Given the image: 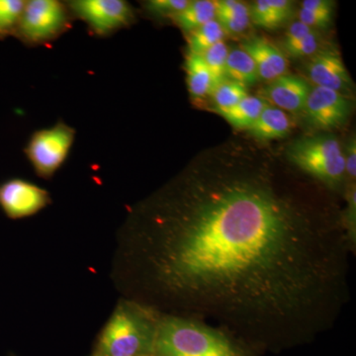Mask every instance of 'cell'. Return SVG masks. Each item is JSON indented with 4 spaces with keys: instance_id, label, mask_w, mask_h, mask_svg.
Returning a JSON list of instances; mask_svg holds the SVG:
<instances>
[{
    "instance_id": "3",
    "label": "cell",
    "mask_w": 356,
    "mask_h": 356,
    "mask_svg": "<svg viewBox=\"0 0 356 356\" xmlns=\"http://www.w3.org/2000/svg\"><path fill=\"white\" fill-rule=\"evenodd\" d=\"M159 313L122 298L102 327L90 356H154Z\"/></svg>"
},
{
    "instance_id": "11",
    "label": "cell",
    "mask_w": 356,
    "mask_h": 356,
    "mask_svg": "<svg viewBox=\"0 0 356 356\" xmlns=\"http://www.w3.org/2000/svg\"><path fill=\"white\" fill-rule=\"evenodd\" d=\"M311 89L307 79L286 74L267 84L261 97L286 113L298 114L303 112Z\"/></svg>"
},
{
    "instance_id": "8",
    "label": "cell",
    "mask_w": 356,
    "mask_h": 356,
    "mask_svg": "<svg viewBox=\"0 0 356 356\" xmlns=\"http://www.w3.org/2000/svg\"><path fill=\"white\" fill-rule=\"evenodd\" d=\"M51 202L46 189L22 178H11L0 184V208L10 219L34 216Z\"/></svg>"
},
{
    "instance_id": "25",
    "label": "cell",
    "mask_w": 356,
    "mask_h": 356,
    "mask_svg": "<svg viewBox=\"0 0 356 356\" xmlns=\"http://www.w3.org/2000/svg\"><path fill=\"white\" fill-rule=\"evenodd\" d=\"M189 0H149L143 2L144 10L159 19H172L173 16L188 6Z\"/></svg>"
},
{
    "instance_id": "5",
    "label": "cell",
    "mask_w": 356,
    "mask_h": 356,
    "mask_svg": "<svg viewBox=\"0 0 356 356\" xmlns=\"http://www.w3.org/2000/svg\"><path fill=\"white\" fill-rule=\"evenodd\" d=\"M74 20L67 2L28 0L14 37L26 46H43L69 31Z\"/></svg>"
},
{
    "instance_id": "26",
    "label": "cell",
    "mask_w": 356,
    "mask_h": 356,
    "mask_svg": "<svg viewBox=\"0 0 356 356\" xmlns=\"http://www.w3.org/2000/svg\"><path fill=\"white\" fill-rule=\"evenodd\" d=\"M321 41L316 31L311 32L299 41L285 46V50L293 58H311L320 49Z\"/></svg>"
},
{
    "instance_id": "4",
    "label": "cell",
    "mask_w": 356,
    "mask_h": 356,
    "mask_svg": "<svg viewBox=\"0 0 356 356\" xmlns=\"http://www.w3.org/2000/svg\"><path fill=\"white\" fill-rule=\"evenodd\" d=\"M288 159L301 172L330 191L346 188L344 152L336 136L323 134L295 140Z\"/></svg>"
},
{
    "instance_id": "23",
    "label": "cell",
    "mask_w": 356,
    "mask_h": 356,
    "mask_svg": "<svg viewBox=\"0 0 356 356\" xmlns=\"http://www.w3.org/2000/svg\"><path fill=\"white\" fill-rule=\"evenodd\" d=\"M229 51L227 44L221 41L213 44L211 48L200 55L212 74L216 86L226 79V64Z\"/></svg>"
},
{
    "instance_id": "9",
    "label": "cell",
    "mask_w": 356,
    "mask_h": 356,
    "mask_svg": "<svg viewBox=\"0 0 356 356\" xmlns=\"http://www.w3.org/2000/svg\"><path fill=\"white\" fill-rule=\"evenodd\" d=\"M350 109V99L346 95L332 89L312 86L303 112L314 127L332 130L343 125Z\"/></svg>"
},
{
    "instance_id": "18",
    "label": "cell",
    "mask_w": 356,
    "mask_h": 356,
    "mask_svg": "<svg viewBox=\"0 0 356 356\" xmlns=\"http://www.w3.org/2000/svg\"><path fill=\"white\" fill-rule=\"evenodd\" d=\"M216 18V1L210 0H193L184 10L173 16L172 22L184 30L191 33Z\"/></svg>"
},
{
    "instance_id": "12",
    "label": "cell",
    "mask_w": 356,
    "mask_h": 356,
    "mask_svg": "<svg viewBox=\"0 0 356 356\" xmlns=\"http://www.w3.org/2000/svg\"><path fill=\"white\" fill-rule=\"evenodd\" d=\"M243 51L252 58L259 79L270 81L287 74L288 63L283 51L261 37H254L243 42Z\"/></svg>"
},
{
    "instance_id": "28",
    "label": "cell",
    "mask_w": 356,
    "mask_h": 356,
    "mask_svg": "<svg viewBox=\"0 0 356 356\" xmlns=\"http://www.w3.org/2000/svg\"><path fill=\"white\" fill-rule=\"evenodd\" d=\"M334 2L330 0H304L301 4V8L318 15L332 18V19L334 15Z\"/></svg>"
},
{
    "instance_id": "21",
    "label": "cell",
    "mask_w": 356,
    "mask_h": 356,
    "mask_svg": "<svg viewBox=\"0 0 356 356\" xmlns=\"http://www.w3.org/2000/svg\"><path fill=\"white\" fill-rule=\"evenodd\" d=\"M248 95V88L228 79L217 84L211 93L217 110L231 108Z\"/></svg>"
},
{
    "instance_id": "14",
    "label": "cell",
    "mask_w": 356,
    "mask_h": 356,
    "mask_svg": "<svg viewBox=\"0 0 356 356\" xmlns=\"http://www.w3.org/2000/svg\"><path fill=\"white\" fill-rule=\"evenodd\" d=\"M293 2L288 0H257L250 9V22L264 29L280 27L292 13Z\"/></svg>"
},
{
    "instance_id": "7",
    "label": "cell",
    "mask_w": 356,
    "mask_h": 356,
    "mask_svg": "<svg viewBox=\"0 0 356 356\" xmlns=\"http://www.w3.org/2000/svg\"><path fill=\"white\" fill-rule=\"evenodd\" d=\"M74 19L86 23L89 32L100 38L111 36L133 24V6L125 0H70L67 1Z\"/></svg>"
},
{
    "instance_id": "22",
    "label": "cell",
    "mask_w": 356,
    "mask_h": 356,
    "mask_svg": "<svg viewBox=\"0 0 356 356\" xmlns=\"http://www.w3.org/2000/svg\"><path fill=\"white\" fill-rule=\"evenodd\" d=\"M25 3V0H0V40L15 35Z\"/></svg>"
},
{
    "instance_id": "2",
    "label": "cell",
    "mask_w": 356,
    "mask_h": 356,
    "mask_svg": "<svg viewBox=\"0 0 356 356\" xmlns=\"http://www.w3.org/2000/svg\"><path fill=\"white\" fill-rule=\"evenodd\" d=\"M154 356H250L247 343L197 318L159 314Z\"/></svg>"
},
{
    "instance_id": "16",
    "label": "cell",
    "mask_w": 356,
    "mask_h": 356,
    "mask_svg": "<svg viewBox=\"0 0 356 356\" xmlns=\"http://www.w3.org/2000/svg\"><path fill=\"white\" fill-rule=\"evenodd\" d=\"M269 103L261 96H250L243 98L235 106L224 110H217L233 127L247 130L257 121L259 115Z\"/></svg>"
},
{
    "instance_id": "10",
    "label": "cell",
    "mask_w": 356,
    "mask_h": 356,
    "mask_svg": "<svg viewBox=\"0 0 356 356\" xmlns=\"http://www.w3.org/2000/svg\"><path fill=\"white\" fill-rule=\"evenodd\" d=\"M305 72L309 83L314 86L332 89L343 95L353 88V79L336 51H318L307 62Z\"/></svg>"
},
{
    "instance_id": "27",
    "label": "cell",
    "mask_w": 356,
    "mask_h": 356,
    "mask_svg": "<svg viewBox=\"0 0 356 356\" xmlns=\"http://www.w3.org/2000/svg\"><path fill=\"white\" fill-rule=\"evenodd\" d=\"M344 152V161H346V185L355 184L356 177V140L350 138L346 145Z\"/></svg>"
},
{
    "instance_id": "20",
    "label": "cell",
    "mask_w": 356,
    "mask_h": 356,
    "mask_svg": "<svg viewBox=\"0 0 356 356\" xmlns=\"http://www.w3.org/2000/svg\"><path fill=\"white\" fill-rule=\"evenodd\" d=\"M225 35L226 32L215 18L189 33L188 51L201 55L213 44L224 41Z\"/></svg>"
},
{
    "instance_id": "29",
    "label": "cell",
    "mask_w": 356,
    "mask_h": 356,
    "mask_svg": "<svg viewBox=\"0 0 356 356\" xmlns=\"http://www.w3.org/2000/svg\"><path fill=\"white\" fill-rule=\"evenodd\" d=\"M313 31H315V30L311 29L310 27L303 24L300 21H296L287 30L286 35H285L284 47L299 41V40L304 38V37Z\"/></svg>"
},
{
    "instance_id": "15",
    "label": "cell",
    "mask_w": 356,
    "mask_h": 356,
    "mask_svg": "<svg viewBox=\"0 0 356 356\" xmlns=\"http://www.w3.org/2000/svg\"><path fill=\"white\" fill-rule=\"evenodd\" d=\"M185 70L187 88L192 98L200 99L211 95L216 84L200 55L188 51L185 60Z\"/></svg>"
},
{
    "instance_id": "1",
    "label": "cell",
    "mask_w": 356,
    "mask_h": 356,
    "mask_svg": "<svg viewBox=\"0 0 356 356\" xmlns=\"http://www.w3.org/2000/svg\"><path fill=\"white\" fill-rule=\"evenodd\" d=\"M262 154L215 147L134 206L115 254L124 298L248 346L302 343L336 324L353 255L341 212Z\"/></svg>"
},
{
    "instance_id": "6",
    "label": "cell",
    "mask_w": 356,
    "mask_h": 356,
    "mask_svg": "<svg viewBox=\"0 0 356 356\" xmlns=\"http://www.w3.org/2000/svg\"><path fill=\"white\" fill-rule=\"evenodd\" d=\"M76 134L72 126L58 121L30 136L24 154L38 177L51 179L62 168L74 146Z\"/></svg>"
},
{
    "instance_id": "19",
    "label": "cell",
    "mask_w": 356,
    "mask_h": 356,
    "mask_svg": "<svg viewBox=\"0 0 356 356\" xmlns=\"http://www.w3.org/2000/svg\"><path fill=\"white\" fill-rule=\"evenodd\" d=\"M226 79L245 86H254L259 81V72L252 58L242 48L229 51L226 64Z\"/></svg>"
},
{
    "instance_id": "24",
    "label": "cell",
    "mask_w": 356,
    "mask_h": 356,
    "mask_svg": "<svg viewBox=\"0 0 356 356\" xmlns=\"http://www.w3.org/2000/svg\"><path fill=\"white\" fill-rule=\"evenodd\" d=\"M346 205L343 212H341V222L351 252L355 254L356 248V187L355 184L346 185Z\"/></svg>"
},
{
    "instance_id": "17",
    "label": "cell",
    "mask_w": 356,
    "mask_h": 356,
    "mask_svg": "<svg viewBox=\"0 0 356 356\" xmlns=\"http://www.w3.org/2000/svg\"><path fill=\"white\" fill-rule=\"evenodd\" d=\"M216 19L225 32L240 34L250 25V8L236 0L216 1Z\"/></svg>"
},
{
    "instance_id": "13",
    "label": "cell",
    "mask_w": 356,
    "mask_h": 356,
    "mask_svg": "<svg viewBox=\"0 0 356 356\" xmlns=\"http://www.w3.org/2000/svg\"><path fill=\"white\" fill-rule=\"evenodd\" d=\"M292 127L291 117L286 112L268 104L247 131L255 140L266 142L286 137Z\"/></svg>"
}]
</instances>
